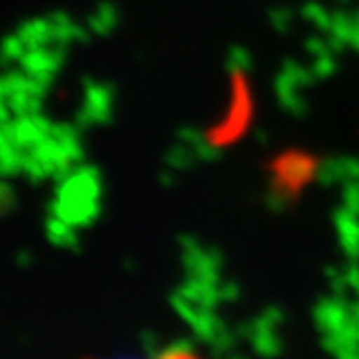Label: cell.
Here are the masks:
<instances>
[{
    "label": "cell",
    "mask_w": 359,
    "mask_h": 359,
    "mask_svg": "<svg viewBox=\"0 0 359 359\" xmlns=\"http://www.w3.org/2000/svg\"><path fill=\"white\" fill-rule=\"evenodd\" d=\"M18 35L24 39L27 48H39L55 41V24L48 18H33L18 27Z\"/></svg>",
    "instance_id": "obj_1"
},
{
    "label": "cell",
    "mask_w": 359,
    "mask_h": 359,
    "mask_svg": "<svg viewBox=\"0 0 359 359\" xmlns=\"http://www.w3.org/2000/svg\"><path fill=\"white\" fill-rule=\"evenodd\" d=\"M20 67L27 72L29 76H37L41 72H59V63L55 61L53 53L46 48V46H39V48H29L24 57L20 59Z\"/></svg>",
    "instance_id": "obj_2"
},
{
    "label": "cell",
    "mask_w": 359,
    "mask_h": 359,
    "mask_svg": "<svg viewBox=\"0 0 359 359\" xmlns=\"http://www.w3.org/2000/svg\"><path fill=\"white\" fill-rule=\"evenodd\" d=\"M46 236H48L50 243L57 245V247H69V249L79 247V241H76V234H74V225H69L67 221H63L57 215H48Z\"/></svg>",
    "instance_id": "obj_3"
},
{
    "label": "cell",
    "mask_w": 359,
    "mask_h": 359,
    "mask_svg": "<svg viewBox=\"0 0 359 359\" xmlns=\"http://www.w3.org/2000/svg\"><path fill=\"white\" fill-rule=\"evenodd\" d=\"M27 43L24 39L15 33V35H7L3 41H0V67H11L13 63H20V59L27 53Z\"/></svg>",
    "instance_id": "obj_4"
},
{
    "label": "cell",
    "mask_w": 359,
    "mask_h": 359,
    "mask_svg": "<svg viewBox=\"0 0 359 359\" xmlns=\"http://www.w3.org/2000/svg\"><path fill=\"white\" fill-rule=\"evenodd\" d=\"M27 81H29V74L24 72L22 67L20 69H9L7 74L0 76V85L7 91V97L15 91H24L27 89Z\"/></svg>",
    "instance_id": "obj_5"
},
{
    "label": "cell",
    "mask_w": 359,
    "mask_h": 359,
    "mask_svg": "<svg viewBox=\"0 0 359 359\" xmlns=\"http://www.w3.org/2000/svg\"><path fill=\"white\" fill-rule=\"evenodd\" d=\"M18 208V197L11 184L5 182V177H0V217H7Z\"/></svg>",
    "instance_id": "obj_6"
},
{
    "label": "cell",
    "mask_w": 359,
    "mask_h": 359,
    "mask_svg": "<svg viewBox=\"0 0 359 359\" xmlns=\"http://www.w3.org/2000/svg\"><path fill=\"white\" fill-rule=\"evenodd\" d=\"M24 175H27L33 184H39L43 177H48V169L39 158H35L33 154L27 151V161H24Z\"/></svg>",
    "instance_id": "obj_7"
},
{
    "label": "cell",
    "mask_w": 359,
    "mask_h": 359,
    "mask_svg": "<svg viewBox=\"0 0 359 359\" xmlns=\"http://www.w3.org/2000/svg\"><path fill=\"white\" fill-rule=\"evenodd\" d=\"M7 107L11 109V113L15 117L29 115L31 111V93L29 91H15L7 97Z\"/></svg>",
    "instance_id": "obj_8"
},
{
    "label": "cell",
    "mask_w": 359,
    "mask_h": 359,
    "mask_svg": "<svg viewBox=\"0 0 359 359\" xmlns=\"http://www.w3.org/2000/svg\"><path fill=\"white\" fill-rule=\"evenodd\" d=\"M53 137L61 143L72 141V139H79V130L72 126V123H55L53 128Z\"/></svg>",
    "instance_id": "obj_9"
},
{
    "label": "cell",
    "mask_w": 359,
    "mask_h": 359,
    "mask_svg": "<svg viewBox=\"0 0 359 359\" xmlns=\"http://www.w3.org/2000/svg\"><path fill=\"white\" fill-rule=\"evenodd\" d=\"M63 145V151H65V156L72 161V163H79L83 158V147L79 143V139H72V141H65L61 143Z\"/></svg>",
    "instance_id": "obj_10"
},
{
    "label": "cell",
    "mask_w": 359,
    "mask_h": 359,
    "mask_svg": "<svg viewBox=\"0 0 359 359\" xmlns=\"http://www.w3.org/2000/svg\"><path fill=\"white\" fill-rule=\"evenodd\" d=\"M24 91H29L31 95H39V97H43V95H46V91H48V87H46L41 81H37L35 76H29L27 89H24Z\"/></svg>",
    "instance_id": "obj_11"
},
{
    "label": "cell",
    "mask_w": 359,
    "mask_h": 359,
    "mask_svg": "<svg viewBox=\"0 0 359 359\" xmlns=\"http://www.w3.org/2000/svg\"><path fill=\"white\" fill-rule=\"evenodd\" d=\"M33 117V121L37 123V128L43 133V135H53V128H55V123L50 121L48 117H43L41 113H35V115H31Z\"/></svg>",
    "instance_id": "obj_12"
},
{
    "label": "cell",
    "mask_w": 359,
    "mask_h": 359,
    "mask_svg": "<svg viewBox=\"0 0 359 359\" xmlns=\"http://www.w3.org/2000/svg\"><path fill=\"white\" fill-rule=\"evenodd\" d=\"M15 264L22 266V269H29V266L33 264V253H31L29 249H20V251L15 253Z\"/></svg>",
    "instance_id": "obj_13"
},
{
    "label": "cell",
    "mask_w": 359,
    "mask_h": 359,
    "mask_svg": "<svg viewBox=\"0 0 359 359\" xmlns=\"http://www.w3.org/2000/svg\"><path fill=\"white\" fill-rule=\"evenodd\" d=\"M48 20L55 24V27H63V24H69L72 20H69V15L65 13V11H53L48 15Z\"/></svg>",
    "instance_id": "obj_14"
},
{
    "label": "cell",
    "mask_w": 359,
    "mask_h": 359,
    "mask_svg": "<svg viewBox=\"0 0 359 359\" xmlns=\"http://www.w3.org/2000/svg\"><path fill=\"white\" fill-rule=\"evenodd\" d=\"M11 121V109L7 107V102H0V126H5Z\"/></svg>",
    "instance_id": "obj_15"
}]
</instances>
